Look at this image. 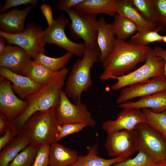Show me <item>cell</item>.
Returning a JSON list of instances; mask_svg holds the SVG:
<instances>
[{"instance_id": "obj_7", "label": "cell", "mask_w": 166, "mask_h": 166, "mask_svg": "<svg viewBox=\"0 0 166 166\" xmlns=\"http://www.w3.org/2000/svg\"><path fill=\"white\" fill-rule=\"evenodd\" d=\"M44 34L41 26L32 22L27 23L22 31L17 33L9 34L0 30V36L4 38L8 44L21 47L34 60L38 54L45 52L42 40Z\"/></svg>"}, {"instance_id": "obj_34", "label": "cell", "mask_w": 166, "mask_h": 166, "mask_svg": "<svg viewBox=\"0 0 166 166\" xmlns=\"http://www.w3.org/2000/svg\"><path fill=\"white\" fill-rule=\"evenodd\" d=\"M86 125L82 123H71L58 125V135L57 140L65 137L81 130Z\"/></svg>"}, {"instance_id": "obj_5", "label": "cell", "mask_w": 166, "mask_h": 166, "mask_svg": "<svg viewBox=\"0 0 166 166\" xmlns=\"http://www.w3.org/2000/svg\"><path fill=\"white\" fill-rule=\"evenodd\" d=\"M65 12L71 21L69 27L72 36L83 40L87 48L100 51L97 43V15L73 8Z\"/></svg>"}, {"instance_id": "obj_28", "label": "cell", "mask_w": 166, "mask_h": 166, "mask_svg": "<svg viewBox=\"0 0 166 166\" xmlns=\"http://www.w3.org/2000/svg\"><path fill=\"white\" fill-rule=\"evenodd\" d=\"M55 73L34 60L32 61L26 76L42 86L52 78Z\"/></svg>"}, {"instance_id": "obj_15", "label": "cell", "mask_w": 166, "mask_h": 166, "mask_svg": "<svg viewBox=\"0 0 166 166\" xmlns=\"http://www.w3.org/2000/svg\"><path fill=\"white\" fill-rule=\"evenodd\" d=\"M147 123L145 116L139 109H123L115 120H107L102 124V128L107 133L122 130L132 131L138 124Z\"/></svg>"}, {"instance_id": "obj_42", "label": "cell", "mask_w": 166, "mask_h": 166, "mask_svg": "<svg viewBox=\"0 0 166 166\" xmlns=\"http://www.w3.org/2000/svg\"><path fill=\"white\" fill-rule=\"evenodd\" d=\"M6 41L4 38L0 36V55L2 54L5 50L6 46L5 44Z\"/></svg>"}, {"instance_id": "obj_43", "label": "cell", "mask_w": 166, "mask_h": 166, "mask_svg": "<svg viewBox=\"0 0 166 166\" xmlns=\"http://www.w3.org/2000/svg\"><path fill=\"white\" fill-rule=\"evenodd\" d=\"M157 166H166V157L164 160L158 163Z\"/></svg>"}, {"instance_id": "obj_3", "label": "cell", "mask_w": 166, "mask_h": 166, "mask_svg": "<svg viewBox=\"0 0 166 166\" xmlns=\"http://www.w3.org/2000/svg\"><path fill=\"white\" fill-rule=\"evenodd\" d=\"M55 108L36 112L25 122L19 133L27 140L29 145L41 147L58 141Z\"/></svg>"}, {"instance_id": "obj_17", "label": "cell", "mask_w": 166, "mask_h": 166, "mask_svg": "<svg viewBox=\"0 0 166 166\" xmlns=\"http://www.w3.org/2000/svg\"><path fill=\"white\" fill-rule=\"evenodd\" d=\"M36 6L29 5L22 10L14 8L0 15V28L2 31L11 34L20 32L25 29L27 15Z\"/></svg>"}, {"instance_id": "obj_14", "label": "cell", "mask_w": 166, "mask_h": 166, "mask_svg": "<svg viewBox=\"0 0 166 166\" xmlns=\"http://www.w3.org/2000/svg\"><path fill=\"white\" fill-rule=\"evenodd\" d=\"M31 58L21 47L7 45L4 52L0 55V67L7 68L15 73L26 76L31 63Z\"/></svg>"}, {"instance_id": "obj_39", "label": "cell", "mask_w": 166, "mask_h": 166, "mask_svg": "<svg viewBox=\"0 0 166 166\" xmlns=\"http://www.w3.org/2000/svg\"><path fill=\"white\" fill-rule=\"evenodd\" d=\"M40 10L46 20L48 26L50 25L54 21L51 7L46 4H43L41 6Z\"/></svg>"}, {"instance_id": "obj_30", "label": "cell", "mask_w": 166, "mask_h": 166, "mask_svg": "<svg viewBox=\"0 0 166 166\" xmlns=\"http://www.w3.org/2000/svg\"><path fill=\"white\" fill-rule=\"evenodd\" d=\"M146 20L156 24V15L154 0H128Z\"/></svg>"}, {"instance_id": "obj_29", "label": "cell", "mask_w": 166, "mask_h": 166, "mask_svg": "<svg viewBox=\"0 0 166 166\" xmlns=\"http://www.w3.org/2000/svg\"><path fill=\"white\" fill-rule=\"evenodd\" d=\"M160 31V29L156 27L153 30L137 31L129 41L134 44L144 46H148L149 44L155 42H161L162 35L159 34Z\"/></svg>"}, {"instance_id": "obj_24", "label": "cell", "mask_w": 166, "mask_h": 166, "mask_svg": "<svg viewBox=\"0 0 166 166\" xmlns=\"http://www.w3.org/2000/svg\"><path fill=\"white\" fill-rule=\"evenodd\" d=\"M29 145L27 140L19 133L0 151V166H8Z\"/></svg>"}, {"instance_id": "obj_27", "label": "cell", "mask_w": 166, "mask_h": 166, "mask_svg": "<svg viewBox=\"0 0 166 166\" xmlns=\"http://www.w3.org/2000/svg\"><path fill=\"white\" fill-rule=\"evenodd\" d=\"M141 110L147 123L159 132L166 142V111L156 113L148 109Z\"/></svg>"}, {"instance_id": "obj_11", "label": "cell", "mask_w": 166, "mask_h": 166, "mask_svg": "<svg viewBox=\"0 0 166 166\" xmlns=\"http://www.w3.org/2000/svg\"><path fill=\"white\" fill-rule=\"evenodd\" d=\"M105 147L108 155L128 159L138 151L134 130H122L107 133Z\"/></svg>"}, {"instance_id": "obj_6", "label": "cell", "mask_w": 166, "mask_h": 166, "mask_svg": "<svg viewBox=\"0 0 166 166\" xmlns=\"http://www.w3.org/2000/svg\"><path fill=\"white\" fill-rule=\"evenodd\" d=\"M145 61L143 65L134 71L112 77L111 79H116L117 81L111 85V89L117 91L164 73V61L156 55L153 49L150 50Z\"/></svg>"}, {"instance_id": "obj_41", "label": "cell", "mask_w": 166, "mask_h": 166, "mask_svg": "<svg viewBox=\"0 0 166 166\" xmlns=\"http://www.w3.org/2000/svg\"><path fill=\"white\" fill-rule=\"evenodd\" d=\"M156 55L162 58L164 61V74L166 76V48L156 46L153 49Z\"/></svg>"}, {"instance_id": "obj_20", "label": "cell", "mask_w": 166, "mask_h": 166, "mask_svg": "<svg viewBox=\"0 0 166 166\" xmlns=\"http://www.w3.org/2000/svg\"><path fill=\"white\" fill-rule=\"evenodd\" d=\"M116 12L120 16L127 18L134 23L137 28L138 31L153 30L156 28V24L145 19L128 0H118Z\"/></svg>"}, {"instance_id": "obj_10", "label": "cell", "mask_w": 166, "mask_h": 166, "mask_svg": "<svg viewBox=\"0 0 166 166\" xmlns=\"http://www.w3.org/2000/svg\"><path fill=\"white\" fill-rule=\"evenodd\" d=\"M69 22V19L64 14H60L44 30L43 42L45 44H55L77 56H83L87 48L85 43L74 42L70 40L66 34L65 29Z\"/></svg>"}, {"instance_id": "obj_19", "label": "cell", "mask_w": 166, "mask_h": 166, "mask_svg": "<svg viewBox=\"0 0 166 166\" xmlns=\"http://www.w3.org/2000/svg\"><path fill=\"white\" fill-rule=\"evenodd\" d=\"M97 43L100 50L99 61L103 64L113 50L116 38L111 24L107 23L104 17L98 20Z\"/></svg>"}, {"instance_id": "obj_4", "label": "cell", "mask_w": 166, "mask_h": 166, "mask_svg": "<svg viewBox=\"0 0 166 166\" xmlns=\"http://www.w3.org/2000/svg\"><path fill=\"white\" fill-rule=\"evenodd\" d=\"M100 51L86 48L81 59H77L72 66L65 82L64 91L74 103L81 102L83 92H87L92 86L90 71L93 65L99 60Z\"/></svg>"}, {"instance_id": "obj_13", "label": "cell", "mask_w": 166, "mask_h": 166, "mask_svg": "<svg viewBox=\"0 0 166 166\" xmlns=\"http://www.w3.org/2000/svg\"><path fill=\"white\" fill-rule=\"evenodd\" d=\"M27 106L26 100L20 98L14 92L10 81L0 76V113L12 121L23 112Z\"/></svg>"}, {"instance_id": "obj_9", "label": "cell", "mask_w": 166, "mask_h": 166, "mask_svg": "<svg viewBox=\"0 0 166 166\" xmlns=\"http://www.w3.org/2000/svg\"><path fill=\"white\" fill-rule=\"evenodd\" d=\"M136 134L138 151L150 155L158 164L166 157V142L160 134L147 123L137 124L134 129Z\"/></svg>"}, {"instance_id": "obj_2", "label": "cell", "mask_w": 166, "mask_h": 166, "mask_svg": "<svg viewBox=\"0 0 166 166\" xmlns=\"http://www.w3.org/2000/svg\"><path fill=\"white\" fill-rule=\"evenodd\" d=\"M69 69L64 68L55 72L52 78L35 93L25 100L27 107L23 112L11 124L19 134L26 121L34 113L55 108L59 101Z\"/></svg>"}, {"instance_id": "obj_33", "label": "cell", "mask_w": 166, "mask_h": 166, "mask_svg": "<svg viewBox=\"0 0 166 166\" xmlns=\"http://www.w3.org/2000/svg\"><path fill=\"white\" fill-rule=\"evenodd\" d=\"M156 15V27L166 31V0H154Z\"/></svg>"}, {"instance_id": "obj_23", "label": "cell", "mask_w": 166, "mask_h": 166, "mask_svg": "<svg viewBox=\"0 0 166 166\" xmlns=\"http://www.w3.org/2000/svg\"><path fill=\"white\" fill-rule=\"evenodd\" d=\"M98 148L97 144L91 146L89 148L87 154L78 156L76 162L69 166H112L127 159L121 157L104 159L98 156Z\"/></svg>"}, {"instance_id": "obj_18", "label": "cell", "mask_w": 166, "mask_h": 166, "mask_svg": "<svg viewBox=\"0 0 166 166\" xmlns=\"http://www.w3.org/2000/svg\"><path fill=\"white\" fill-rule=\"evenodd\" d=\"M122 109H150L156 113L166 111V90L141 97L136 101H127L117 105Z\"/></svg>"}, {"instance_id": "obj_1", "label": "cell", "mask_w": 166, "mask_h": 166, "mask_svg": "<svg viewBox=\"0 0 166 166\" xmlns=\"http://www.w3.org/2000/svg\"><path fill=\"white\" fill-rule=\"evenodd\" d=\"M152 48L117 38L113 48L102 64L103 71L99 77L103 81L127 74L140 62L145 61Z\"/></svg>"}, {"instance_id": "obj_16", "label": "cell", "mask_w": 166, "mask_h": 166, "mask_svg": "<svg viewBox=\"0 0 166 166\" xmlns=\"http://www.w3.org/2000/svg\"><path fill=\"white\" fill-rule=\"evenodd\" d=\"M0 75L12 83V89L22 100L36 92L42 86L27 76L15 73L7 68L0 67Z\"/></svg>"}, {"instance_id": "obj_25", "label": "cell", "mask_w": 166, "mask_h": 166, "mask_svg": "<svg viewBox=\"0 0 166 166\" xmlns=\"http://www.w3.org/2000/svg\"><path fill=\"white\" fill-rule=\"evenodd\" d=\"M113 22L111 24L113 31L117 38L125 40L133 35L138 29L136 25L128 18L116 14Z\"/></svg>"}, {"instance_id": "obj_35", "label": "cell", "mask_w": 166, "mask_h": 166, "mask_svg": "<svg viewBox=\"0 0 166 166\" xmlns=\"http://www.w3.org/2000/svg\"><path fill=\"white\" fill-rule=\"evenodd\" d=\"M50 145L41 147L36 156L33 166H49Z\"/></svg>"}, {"instance_id": "obj_44", "label": "cell", "mask_w": 166, "mask_h": 166, "mask_svg": "<svg viewBox=\"0 0 166 166\" xmlns=\"http://www.w3.org/2000/svg\"><path fill=\"white\" fill-rule=\"evenodd\" d=\"M162 41L166 43V35H162Z\"/></svg>"}, {"instance_id": "obj_26", "label": "cell", "mask_w": 166, "mask_h": 166, "mask_svg": "<svg viewBox=\"0 0 166 166\" xmlns=\"http://www.w3.org/2000/svg\"><path fill=\"white\" fill-rule=\"evenodd\" d=\"M73 55L67 52L61 57H52L46 56L44 53H40L34 60L51 71L55 73L65 68Z\"/></svg>"}, {"instance_id": "obj_8", "label": "cell", "mask_w": 166, "mask_h": 166, "mask_svg": "<svg viewBox=\"0 0 166 166\" xmlns=\"http://www.w3.org/2000/svg\"><path fill=\"white\" fill-rule=\"evenodd\" d=\"M55 114L57 123L59 125L82 123L86 126L94 127L96 124L86 105L81 102L72 103L63 90L61 92L59 102L55 108Z\"/></svg>"}, {"instance_id": "obj_36", "label": "cell", "mask_w": 166, "mask_h": 166, "mask_svg": "<svg viewBox=\"0 0 166 166\" xmlns=\"http://www.w3.org/2000/svg\"><path fill=\"white\" fill-rule=\"evenodd\" d=\"M38 1V0H6L1 12L4 13L10 8L22 5H33L36 6Z\"/></svg>"}, {"instance_id": "obj_32", "label": "cell", "mask_w": 166, "mask_h": 166, "mask_svg": "<svg viewBox=\"0 0 166 166\" xmlns=\"http://www.w3.org/2000/svg\"><path fill=\"white\" fill-rule=\"evenodd\" d=\"M137 155L132 159L117 163L112 166H157L158 163L149 154L138 151Z\"/></svg>"}, {"instance_id": "obj_38", "label": "cell", "mask_w": 166, "mask_h": 166, "mask_svg": "<svg viewBox=\"0 0 166 166\" xmlns=\"http://www.w3.org/2000/svg\"><path fill=\"white\" fill-rule=\"evenodd\" d=\"M83 0H59L54 3L55 6L57 9L66 11L69 10L74 8Z\"/></svg>"}, {"instance_id": "obj_31", "label": "cell", "mask_w": 166, "mask_h": 166, "mask_svg": "<svg viewBox=\"0 0 166 166\" xmlns=\"http://www.w3.org/2000/svg\"><path fill=\"white\" fill-rule=\"evenodd\" d=\"M40 148L29 145L18 154L8 166H33Z\"/></svg>"}, {"instance_id": "obj_37", "label": "cell", "mask_w": 166, "mask_h": 166, "mask_svg": "<svg viewBox=\"0 0 166 166\" xmlns=\"http://www.w3.org/2000/svg\"><path fill=\"white\" fill-rule=\"evenodd\" d=\"M18 134L11 124L0 138V151Z\"/></svg>"}, {"instance_id": "obj_22", "label": "cell", "mask_w": 166, "mask_h": 166, "mask_svg": "<svg viewBox=\"0 0 166 166\" xmlns=\"http://www.w3.org/2000/svg\"><path fill=\"white\" fill-rule=\"evenodd\" d=\"M118 0H83L74 9L97 15L104 14L114 17Z\"/></svg>"}, {"instance_id": "obj_21", "label": "cell", "mask_w": 166, "mask_h": 166, "mask_svg": "<svg viewBox=\"0 0 166 166\" xmlns=\"http://www.w3.org/2000/svg\"><path fill=\"white\" fill-rule=\"evenodd\" d=\"M77 152L64 146L57 141L50 145L49 166H69L77 161Z\"/></svg>"}, {"instance_id": "obj_12", "label": "cell", "mask_w": 166, "mask_h": 166, "mask_svg": "<svg viewBox=\"0 0 166 166\" xmlns=\"http://www.w3.org/2000/svg\"><path fill=\"white\" fill-rule=\"evenodd\" d=\"M165 90H166V76L163 73L123 88L116 103L119 105L134 98L144 97Z\"/></svg>"}, {"instance_id": "obj_40", "label": "cell", "mask_w": 166, "mask_h": 166, "mask_svg": "<svg viewBox=\"0 0 166 166\" xmlns=\"http://www.w3.org/2000/svg\"><path fill=\"white\" fill-rule=\"evenodd\" d=\"M10 124V121L3 113H0V135H3Z\"/></svg>"}]
</instances>
